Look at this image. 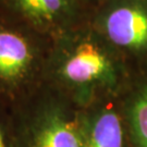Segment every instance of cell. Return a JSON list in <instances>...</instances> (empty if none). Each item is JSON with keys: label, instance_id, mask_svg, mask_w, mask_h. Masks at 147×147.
Instances as JSON below:
<instances>
[{"label": "cell", "instance_id": "6da1fadb", "mask_svg": "<svg viewBox=\"0 0 147 147\" xmlns=\"http://www.w3.org/2000/svg\"><path fill=\"white\" fill-rule=\"evenodd\" d=\"M84 28L79 24L53 39L45 75L80 107L96 101L99 92H113L122 75L116 51L96 31Z\"/></svg>", "mask_w": 147, "mask_h": 147}, {"label": "cell", "instance_id": "7a4b0ae2", "mask_svg": "<svg viewBox=\"0 0 147 147\" xmlns=\"http://www.w3.org/2000/svg\"><path fill=\"white\" fill-rule=\"evenodd\" d=\"M82 107L44 82L12 104L16 147H84Z\"/></svg>", "mask_w": 147, "mask_h": 147}, {"label": "cell", "instance_id": "3957f363", "mask_svg": "<svg viewBox=\"0 0 147 147\" xmlns=\"http://www.w3.org/2000/svg\"><path fill=\"white\" fill-rule=\"evenodd\" d=\"M53 38L0 16V98L23 99L45 82Z\"/></svg>", "mask_w": 147, "mask_h": 147}, {"label": "cell", "instance_id": "277c9868", "mask_svg": "<svg viewBox=\"0 0 147 147\" xmlns=\"http://www.w3.org/2000/svg\"><path fill=\"white\" fill-rule=\"evenodd\" d=\"M94 28L115 51L147 53V0H105Z\"/></svg>", "mask_w": 147, "mask_h": 147}, {"label": "cell", "instance_id": "5b68a950", "mask_svg": "<svg viewBox=\"0 0 147 147\" xmlns=\"http://www.w3.org/2000/svg\"><path fill=\"white\" fill-rule=\"evenodd\" d=\"M81 0H0V16L55 39L80 24Z\"/></svg>", "mask_w": 147, "mask_h": 147}, {"label": "cell", "instance_id": "8992f818", "mask_svg": "<svg viewBox=\"0 0 147 147\" xmlns=\"http://www.w3.org/2000/svg\"><path fill=\"white\" fill-rule=\"evenodd\" d=\"M81 123L84 147H126L124 121L115 106L94 101L82 107Z\"/></svg>", "mask_w": 147, "mask_h": 147}, {"label": "cell", "instance_id": "52a82bcc", "mask_svg": "<svg viewBox=\"0 0 147 147\" xmlns=\"http://www.w3.org/2000/svg\"><path fill=\"white\" fill-rule=\"evenodd\" d=\"M125 124L133 147H147V86L129 100Z\"/></svg>", "mask_w": 147, "mask_h": 147}, {"label": "cell", "instance_id": "ba28073f", "mask_svg": "<svg viewBox=\"0 0 147 147\" xmlns=\"http://www.w3.org/2000/svg\"><path fill=\"white\" fill-rule=\"evenodd\" d=\"M0 147H16L12 105L0 98Z\"/></svg>", "mask_w": 147, "mask_h": 147}, {"label": "cell", "instance_id": "9c48e42d", "mask_svg": "<svg viewBox=\"0 0 147 147\" xmlns=\"http://www.w3.org/2000/svg\"><path fill=\"white\" fill-rule=\"evenodd\" d=\"M83 3H101V2H104L105 0H81Z\"/></svg>", "mask_w": 147, "mask_h": 147}]
</instances>
